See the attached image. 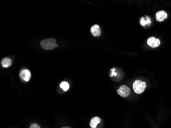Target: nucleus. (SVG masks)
Here are the masks:
<instances>
[{"label":"nucleus","instance_id":"obj_4","mask_svg":"<svg viewBox=\"0 0 171 128\" xmlns=\"http://www.w3.org/2000/svg\"><path fill=\"white\" fill-rule=\"evenodd\" d=\"M147 44L151 47H157L160 44V41L159 39L152 36L147 39Z\"/></svg>","mask_w":171,"mask_h":128},{"label":"nucleus","instance_id":"obj_6","mask_svg":"<svg viewBox=\"0 0 171 128\" xmlns=\"http://www.w3.org/2000/svg\"><path fill=\"white\" fill-rule=\"evenodd\" d=\"M156 20L158 22H162L167 18V14L163 10H160L156 14Z\"/></svg>","mask_w":171,"mask_h":128},{"label":"nucleus","instance_id":"obj_11","mask_svg":"<svg viewBox=\"0 0 171 128\" xmlns=\"http://www.w3.org/2000/svg\"><path fill=\"white\" fill-rule=\"evenodd\" d=\"M60 87L64 91H67L69 89V84L66 82H63L62 83H61Z\"/></svg>","mask_w":171,"mask_h":128},{"label":"nucleus","instance_id":"obj_10","mask_svg":"<svg viewBox=\"0 0 171 128\" xmlns=\"http://www.w3.org/2000/svg\"><path fill=\"white\" fill-rule=\"evenodd\" d=\"M1 64L4 68H8L12 64V61L10 59L6 57L2 59Z\"/></svg>","mask_w":171,"mask_h":128},{"label":"nucleus","instance_id":"obj_13","mask_svg":"<svg viewBox=\"0 0 171 128\" xmlns=\"http://www.w3.org/2000/svg\"><path fill=\"white\" fill-rule=\"evenodd\" d=\"M72 128L71 127H64L63 128Z\"/></svg>","mask_w":171,"mask_h":128},{"label":"nucleus","instance_id":"obj_8","mask_svg":"<svg viewBox=\"0 0 171 128\" xmlns=\"http://www.w3.org/2000/svg\"><path fill=\"white\" fill-rule=\"evenodd\" d=\"M101 122V119L99 117L96 116L91 119L90 122V126L91 128H97V126L98 124Z\"/></svg>","mask_w":171,"mask_h":128},{"label":"nucleus","instance_id":"obj_1","mask_svg":"<svg viewBox=\"0 0 171 128\" xmlns=\"http://www.w3.org/2000/svg\"><path fill=\"white\" fill-rule=\"evenodd\" d=\"M41 47L45 50H52L58 47V45L57 44L56 40L52 38L47 39L41 41Z\"/></svg>","mask_w":171,"mask_h":128},{"label":"nucleus","instance_id":"obj_5","mask_svg":"<svg viewBox=\"0 0 171 128\" xmlns=\"http://www.w3.org/2000/svg\"><path fill=\"white\" fill-rule=\"evenodd\" d=\"M20 77L23 81L28 82L31 77V73L29 70L24 69L20 72Z\"/></svg>","mask_w":171,"mask_h":128},{"label":"nucleus","instance_id":"obj_12","mask_svg":"<svg viewBox=\"0 0 171 128\" xmlns=\"http://www.w3.org/2000/svg\"><path fill=\"white\" fill-rule=\"evenodd\" d=\"M29 128H41V127L39 124H31Z\"/></svg>","mask_w":171,"mask_h":128},{"label":"nucleus","instance_id":"obj_3","mask_svg":"<svg viewBox=\"0 0 171 128\" xmlns=\"http://www.w3.org/2000/svg\"><path fill=\"white\" fill-rule=\"evenodd\" d=\"M117 93L122 97H127L130 95L131 90L126 85L121 86L117 90Z\"/></svg>","mask_w":171,"mask_h":128},{"label":"nucleus","instance_id":"obj_7","mask_svg":"<svg viewBox=\"0 0 171 128\" xmlns=\"http://www.w3.org/2000/svg\"><path fill=\"white\" fill-rule=\"evenodd\" d=\"M91 32L94 36H98L100 35V30L98 25H94L91 28Z\"/></svg>","mask_w":171,"mask_h":128},{"label":"nucleus","instance_id":"obj_9","mask_svg":"<svg viewBox=\"0 0 171 128\" xmlns=\"http://www.w3.org/2000/svg\"><path fill=\"white\" fill-rule=\"evenodd\" d=\"M140 24L142 26L146 25H150L151 23V20L148 16H146L145 17H142L140 20Z\"/></svg>","mask_w":171,"mask_h":128},{"label":"nucleus","instance_id":"obj_2","mask_svg":"<svg viewBox=\"0 0 171 128\" xmlns=\"http://www.w3.org/2000/svg\"><path fill=\"white\" fill-rule=\"evenodd\" d=\"M146 88V83L140 80H136L133 84L134 92L137 94H141L144 92Z\"/></svg>","mask_w":171,"mask_h":128}]
</instances>
